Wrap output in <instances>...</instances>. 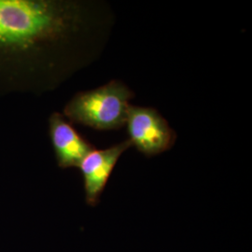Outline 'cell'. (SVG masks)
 <instances>
[{"instance_id": "4", "label": "cell", "mask_w": 252, "mask_h": 252, "mask_svg": "<svg viewBox=\"0 0 252 252\" xmlns=\"http://www.w3.org/2000/svg\"><path fill=\"white\" fill-rule=\"evenodd\" d=\"M131 147L127 139L108 149H94L83 158L78 168L82 175L85 200L89 206L95 207L99 203L100 196L120 157Z\"/></svg>"}, {"instance_id": "5", "label": "cell", "mask_w": 252, "mask_h": 252, "mask_svg": "<svg viewBox=\"0 0 252 252\" xmlns=\"http://www.w3.org/2000/svg\"><path fill=\"white\" fill-rule=\"evenodd\" d=\"M49 133L59 167H79L83 158L94 149L67 122L62 114L54 112L49 120Z\"/></svg>"}, {"instance_id": "3", "label": "cell", "mask_w": 252, "mask_h": 252, "mask_svg": "<svg viewBox=\"0 0 252 252\" xmlns=\"http://www.w3.org/2000/svg\"><path fill=\"white\" fill-rule=\"evenodd\" d=\"M126 126L129 141L138 152L152 157L171 149L176 133L154 108L130 106Z\"/></svg>"}, {"instance_id": "1", "label": "cell", "mask_w": 252, "mask_h": 252, "mask_svg": "<svg viewBox=\"0 0 252 252\" xmlns=\"http://www.w3.org/2000/svg\"><path fill=\"white\" fill-rule=\"evenodd\" d=\"M81 5L54 0H0V94L39 88L54 54L80 31Z\"/></svg>"}, {"instance_id": "2", "label": "cell", "mask_w": 252, "mask_h": 252, "mask_svg": "<svg viewBox=\"0 0 252 252\" xmlns=\"http://www.w3.org/2000/svg\"><path fill=\"white\" fill-rule=\"evenodd\" d=\"M134 93L124 83L112 81L94 90L75 94L63 108L70 122L99 131L117 130L126 126L129 101Z\"/></svg>"}]
</instances>
